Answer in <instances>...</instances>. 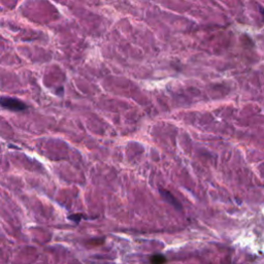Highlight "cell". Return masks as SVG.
Segmentation results:
<instances>
[{"mask_svg": "<svg viewBox=\"0 0 264 264\" xmlns=\"http://www.w3.org/2000/svg\"><path fill=\"white\" fill-rule=\"evenodd\" d=\"M0 104L5 109L16 110V112H20V110H24L27 109V105L25 103L19 99L12 98V97H1L0 98Z\"/></svg>", "mask_w": 264, "mask_h": 264, "instance_id": "obj_1", "label": "cell"}]
</instances>
